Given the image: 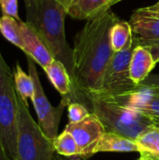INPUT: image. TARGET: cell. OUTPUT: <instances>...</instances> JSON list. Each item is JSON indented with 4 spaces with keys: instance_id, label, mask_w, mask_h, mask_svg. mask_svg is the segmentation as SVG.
I'll return each mask as SVG.
<instances>
[{
    "instance_id": "obj_1",
    "label": "cell",
    "mask_w": 159,
    "mask_h": 160,
    "mask_svg": "<svg viewBox=\"0 0 159 160\" xmlns=\"http://www.w3.org/2000/svg\"><path fill=\"white\" fill-rule=\"evenodd\" d=\"M119 18L112 9L86 21L74 38L73 102L91 107L89 97L97 94L105 69L113 55L110 31Z\"/></svg>"
},
{
    "instance_id": "obj_2",
    "label": "cell",
    "mask_w": 159,
    "mask_h": 160,
    "mask_svg": "<svg viewBox=\"0 0 159 160\" xmlns=\"http://www.w3.org/2000/svg\"><path fill=\"white\" fill-rule=\"evenodd\" d=\"M26 22L42 38L55 60L61 62L73 78V49L65 33V8L56 0H33L24 3Z\"/></svg>"
},
{
    "instance_id": "obj_3",
    "label": "cell",
    "mask_w": 159,
    "mask_h": 160,
    "mask_svg": "<svg viewBox=\"0 0 159 160\" xmlns=\"http://www.w3.org/2000/svg\"><path fill=\"white\" fill-rule=\"evenodd\" d=\"M89 99L91 112L97 116L108 132L136 141L143 132L155 126L152 118L124 106L113 98L94 94Z\"/></svg>"
},
{
    "instance_id": "obj_4",
    "label": "cell",
    "mask_w": 159,
    "mask_h": 160,
    "mask_svg": "<svg viewBox=\"0 0 159 160\" xmlns=\"http://www.w3.org/2000/svg\"><path fill=\"white\" fill-rule=\"evenodd\" d=\"M18 94L13 72L0 52V145L9 160H17Z\"/></svg>"
},
{
    "instance_id": "obj_5",
    "label": "cell",
    "mask_w": 159,
    "mask_h": 160,
    "mask_svg": "<svg viewBox=\"0 0 159 160\" xmlns=\"http://www.w3.org/2000/svg\"><path fill=\"white\" fill-rule=\"evenodd\" d=\"M19 122L17 134V160H54L52 140L46 136L33 119L28 104L18 96Z\"/></svg>"
},
{
    "instance_id": "obj_6",
    "label": "cell",
    "mask_w": 159,
    "mask_h": 160,
    "mask_svg": "<svg viewBox=\"0 0 159 160\" xmlns=\"http://www.w3.org/2000/svg\"><path fill=\"white\" fill-rule=\"evenodd\" d=\"M138 42V38L134 37L126 49L113 53L103 74L101 88L97 94L116 98L129 94L138 87L129 73L132 52Z\"/></svg>"
},
{
    "instance_id": "obj_7",
    "label": "cell",
    "mask_w": 159,
    "mask_h": 160,
    "mask_svg": "<svg viewBox=\"0 0 159 160\" xmlns=\"http://www.w3.org/2000/svg\"><path fill=\"white\" fill-rule=\"evenodd\" d=\"M26 59L28 73L32 77L35 85V94L32 102L37 116V124L39 125L42 131L46 134V136L49 137L51 140H53L57 137L59 123L63 112L65 108H67L69 102L66 98H62L59 105L57 107H53L50 103L44 93L35 61L29 56H26Z\"/></svg>"
},
{
    "instance_id": "obj_8",
    "label": "cell",
    "mask_w": 159,
    "mask_h": 160,
    "mask_svg": "<svg viewBox=\"0 0 159 160\" xmlns=\"http://www.w3.org/2000/svg\"><path fill=\"white\" fill-rule=\"evenodd\" d=\"M75 139L79 147V156L82 159L87 160L96 154V148L106 132L104 126L95 113L78 123H68L66 128Z\"/></svg>"
},
{
    "instance_id": "obj_9",
    "label": "cell",
    "mask_w": 159,
    "mask_h": 160,
    "mask_svg": "<svg viewBox=\"0 0 159 160\" xmlns=\"http://www.w3.org/2000/svg\"><path fill=\"white\" fill-rule=\"evenodd\" d=\"M115 99L152 119L159 118V87L140 84L134 91Z\"/></svg>"
},
{
    "instance_id": "obj_10",
    "label": "cell",
    "mask_w": 159,
    "mask_h": 160,
    "mask_svg": "<svg viewBox=\"0 0 159 160\" xmlns=\"http://www.w3.org/2000/svg\"><path fill=\"white\" fill-rule=\"evenodd\" d=\"M21 31L23 40L22 52L39 65L43 69L46 68L54 60L52 53L50 52L42 38L36 30L26 22L21 21Z\"/></svg>"
},
{
    "instance_id": "obj_11",
    "label": "cell",
    "mask_w": 159,
    "mask_h": 160,
    "mask_svg": "<svg viewBox=\"0 0 159 160\" xmlns=\"http://www.w3.org/2000/svg\"><path fill=\"white\" fill-rule=\"evenodd\" d=\"M129 23L140 42L159 39V12L152 11L147 7L137 8L133 11Z\"/></svg>"
},
{
    "instance_id": "obj_12",
    "label": "cell",
    "mask_w": 159,
    "mask_h": 160,
    "mask_svg": "<svg viewBox=\"0 0 159 160\" xmlns=\"http://www.w3.org/2000/svg\"><path fill=\"white\" fill-rule=\"evenodd\" d=\"M157 64V62L155 60L149 48L138 42L133 50L129 65L131 80L136 84H141L151 74Z\"/></svg>"
},
{
    "instance_id": "obj_13",
    "label": "cell",
    "mask_w": 159,
    "mask_h": 160,
    "mask_svg": "<svg viewBox=\"0 0 159 160\" xmlns=\"http://www.w3.org/2000/svg\"><path fill=\"white\" fill-rule=\"evenodd\" d=\"M112 7L110 0H68L65 6L67 15L76 20H89Z\"/></svg>"
},
{
    "instance_id": "obj_14",
    "label": "cell",
    "mask_w": 159,
    "mask_h": 160,
    "mask_svg": "<svg viewBox=\"0 0 159 160\" xmlns=\"http://www.w3.org/2000/svg\"><path fill=\"white\" fill-rule=\"evenodd\" d=\"M43 70L45 71L51 83L62 96V98H66L69 103L73 102L72 81L66 67L61 62L54 59L52 64Z\"/></svg>"
},
{
    "instance_id": "obj_15",
    "label": "cell",
    "mask_w": 159,
    "mask_h": 160,
    "mask_svg": "<svg viewBox=\"0 0 159 160\" xmlns=\"http://www.w3.org/2000/svg\"><path fill=\"white\" fill-rule=\"evenodd\" d=\"M105 152L130 153L139 152V149L135 141L117 133L106 131L96 148V154Z\"/></svg>"
},
{
    "instance_id": "obj_16",
    "label": "cell",
    "mask_w": 159,
    "mask_h": 160,
    "mask_svg": "<svg viewBox=\"0 0 159 160\" xmlns=\"http://www.w3.org/2000/svg\"><path fill=\"white\" fill-rule=\"evenodd\" d=\"M133 38V31L129 22L118 19L110 31L111 47L113 52H118L126 49Z\"/></svg>"
},
{
    "instance_id": "obj_17",
    "label": "cell",
    "mask_w": 159,
    "mask_h": 160,
    "mask_svg": "<svg viewBox=\"0 0 159 160\" xmlns=\"http://www.w3.org/2000/svg\"><path fill=\"white\" fill-rule=\"evenodd\" d=\"M135 142L141 156L159 160V127L148 128Z\"/></svg>"
},
{
    "instance_id": "obj_18",
    "label": "cell",
    "mask_w": 159,
    "mask_h": 160,
    "mask_svg": "<svg viewBox=\"0 0 159 160\" xmlns=\"http://www.w3.org/2000/svg\"><path fill=\"white\" fill-rule=\"evenodd\" d=\"M13 80L15 84V89L18 96L28 104V99L31 101L34 98L35 85L34 81L29 73H26L21 67L19 63H16L13 71Z\"/></svg>"
},
{
    "instance_id": "obj_19",
    "label": "cell",
    "mask_w": 159,
    "mask_h": 160,
    "mask_svg": "<svg viewBox=\"0 0 159 160\" xmlns=\"http://www.w3.org/2000/svg\"><path fill=\"white\" fill-rule=\"evenodd\" d=\"M20 22L10 16L0 17V33L2 36L17 48L23 50V40Z\"/></svg>"
},
{
    "instance_id": "obj_20",
    "label": "cell",
    "mask_w": 159,
    "mask_h": 160,
    "mask_svg": "<svg viewBox=\"0 0 159 160\" xmlns=\"http://www.w3.org/2000/svg\"><path fill=\"white\" fill-rule=\"evenodd\" d=\"M53 147L55 153L63 157H72L79 156V147L77 142L71 133L64 129V131L57 135L55 139L52 140Z\"/></svg>"
},
{
    "instance_id": "obj_21",
    "label": "cell",
    "mask_w": 159,
    "mask_h": 160,
    "mask_svg": "<svg viewBox=\"0 0 159 160\" xmlns=\"http://www.w3.org/2000/svg\"><path fill=\"white\" fill-rule=\"evenodd\" d=\"M92 112L88 108L80 102H71L67 106L68 123H78L88 117Z\"/></svg>"
},
{
    "instance_id": "obj_22",
    "label": "cell",
    "mask_w": 159,
    "mask_h": 160,
    "mask_svg": "<svg viewBox=\"0 0 159 160\" xmlns=\"http://www.w3.org/2000/svg\"><path fill=\"white\" fill-rule=\"evenodd\" d=\"M0 9L2 15L10 16L18 21H22L18 13V0H0Z\"/></svg>"
},
{
    "instance_id": "obj_23",
    "label": "cell",
    "mask_w": 159,
    "mask_h": 160,
    "mask_svg": "<svg viewBox=\"0 0 159 160\" xmlns=\"http://www.w3.org/2000/svg\"><path fill=\"white\" fill-rule=\"evenodd\" d=\"M140 44H142V46H145L147 48H149V50L151 51V52L154 55L155 60L158 63L159 62V39L158 40H154V41H143V42H140Z\"/></svg>"
},
{
    "instance_id": "obj_24",
    "label": "cell",
    "mask_w": 159,
    "mask_h": 160,
    "mask_svg": "<svg viewBox=\"0 0 159 160\" xmlns=\"http://www.w3.org/2000/svg\"><path fill=\"white\" fill-rule=\"evenodd\" d=\"M141 84L146 86L159 87V74H150Z\"/></svg>"
},
{
    "instance_id": "obj_25",
    "label": "cell",
    "mask_w": 159,
    "mask_h": 160,
    "mask_svg": "<svg viewBox=\"0 0 159 160\" xmlns=\"http://www.w3.org/2000/svg\"><path fill=\"white\" fill-rule=\"evenodd\" d=\"M54 160H82L80 156H72V157H63V156H60V155H56Z\"/></svg>"
},
{
    "instance_id": "obj_26",
    "label": "cell",
    "mask_w": 159,
    "mask_h": 160,
    "mask_svg": "<svg viewBox=\"0 0 159 160\" xmlns=\"http://www.w3.org/2000/svg\"><path fill=\"white\" fill-rule=\"evenodd\" d=\"M148 9L152 10V11H156V12H159V0L154 5H151V6H148L147 7Z\"/></svg>"
},
{
    "instance_id": "obj_27",
    "label": "cell",
    "mask_w": 159,
    "mask_h": 160,
    "mask_svg": "<svg viewBox=\"0 0 159 160\" xmlns=\"http://www.w3.org/2000/svg\"><path fill=\"white\" fill-rule=\"evenodd\" d=\"M0 160H9L8 158L7 157V155L5 154V152H4L3 148L1 147V145H0Z\"/></svg>"
},
{
    "instance_id": "obj_28",
    "label": "cell",
    "mask_w": 159,
    "mask_h": 160,
    "mask_svg": "<svg viewBox=\"0 0 159 160\" xmlns=\"http://www.w3.org/2000/svg\"><path fill=\"white\" fill-rule=\"evenodd\" d=\"M56 1H58L64 8H65V6L67 4V2H68V0H56Z\"/></svg>"
},
{
    "instance_id": "obj_29",
    "label": "cell",
    "mask_w": 159,
    "mask_h": 160,
    "mask_svg": "<svg viewBox=\"0 0 159 160\" xmlns=\"http://www.w3.org/2000/svg\"><path fill=\"white\" fill-rule=\"evenodd\" d=\"M110 1H111V5L112 7L113 5H115V4H117V3H119L121 1H124V0H110Z\"/></svg>"
},
{
    "instance_id": "obj_30",
    "label": "cell",
    "mask_w": 159,
    "mask_h": 160,
    "mask_svg": "<svg viewBox=\"0 0 159 160\" xmlns=\"http://www.w3.org/2000/svg\"><path fill=\"white\" fill-rule=\"evenodd\" d=\"M138 160H155V159L150 158H147V157H142V156H141V158H140Z\"/></svg>"
},
{
    "instance_id": "obj_31",
    "label": "cell",
    "mask_w": 159,
    "mask_h": 160,
    "mask_svg": "<svg viewBox=\"0 0 159 160\" xmlns=\"http://www.w3.org/2000/svg\"><path fill=\"white\" fill-rule=\"evenodd\" d=\"M153 121H154V123H155V125H156V126L159 127V118H154V119H153Z\"/></svg>"
},
{
    "instance_id": "obj_32",
    "label": "cell",
    "mask_w": 159,
    "mask_h": 160,
    "mask_svg": "<svg viewBox=\"0 0 159 160\" xmlns=\"http://www.w3.org/2000/svg\"><path fill=\"white\" fill-rule=\"evenodd\" d=\"M23 1H24V3H28V2H31L33 0H23Z\"/></svg>"
}]
</instances>
